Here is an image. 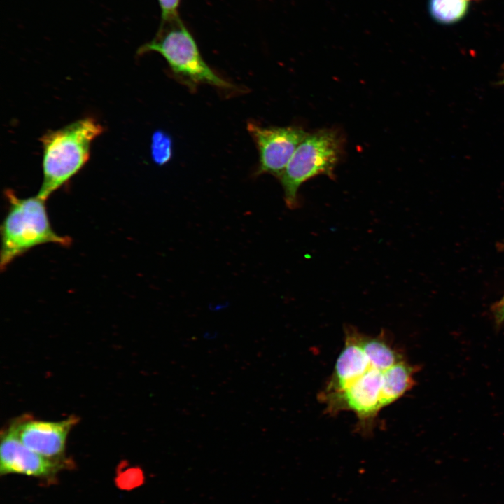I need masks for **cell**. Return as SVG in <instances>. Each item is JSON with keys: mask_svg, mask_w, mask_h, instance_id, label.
Masks as SVG:
<instances>
[{"mask_svg": "<svg viewBox=\"0 0 504 504\" xmlns=\"http://www.w3.org/2000/svg\"><path fill=\"white\" fill-rule=\"evenodd\" d=\"M103 131L99 122L88 117L43 134V178L36 195L46 200L77 174L90 158L92 141Z\"/></svg>", "mask_w": 504, "mask_h": 504, "instance_id": "obj_1", "label": "cell"}, {"mask_svg": "<svg viewBox=\"0 0 504 504\" xmlns=\"http://www.w3.org/2000/svg\"><path fill=\"white\" fill-rule=\"evenodd\" d=\"M8 206L1 223L0 268L5 270L17 258L44 244L69 246L71 239L57 234L50 223L46 200L36 195L18 197L11 189L5 191Z\"/></svg>", "mask_w": 504, "mask_h": 504, "instance_id": "obj_2", "label": "cell"}, {"mask_svg": "<svg viewBox=\"0 0 504 504\" xmlns=\"http://www.w3.org/2000/svg\"><path fill=\"white\" fill-rule=\"evenodd\" d=\"M160 54L174 76L191 90L208 84L230 90L234 86L219 76L204 60L197 43L180 17L160 24L155 37L137 50V55Z\"/></svg>", "mask_w": 504, "mask_h": 504, "instance_id": "obj_3", "label": "cell"}, {"mask_svg": "<svg viewBox=\"0 0 504 504\" xmlns=\"http://www.w3.org/2000/svg\"><path fill=\"white\" fill-rule=\"evenodd\" d=\"M342 151V137L335 130L307 133L279 178L287 207L294 209L299 206L298 190L305 181L321 174L335 178L334 169Z\"/></svg>", "mask_w": 504, "mask_h": 504, "instance_id": "obj_4", "label": "cell"}, {"mask_svg": "<svg viewBox=\"0 0 504 504\" xmlns=\"http://www.w3.org/2000/svg\"><path fill=\"white\" fill-rule=\"evenodd\" d=\"M387 370V369H386ZM386 370L370 367L341 392L321 401L330 414L347 410L358 419V427L369 431L382 407V388Z\"/></svg>", "mask_w": 504, "mask_h": 504, "instance_id": "obj_5", "label": "cell"}, {"mask_svg": "<svg viewBox=\"0 0 504 504\" xmlns=\"http://www.w3.org/2000/svg\"><path fill=\"white\" fill-rule=\"evenodd\" d=\"M247 130L259 153L255 175L270 174L278 178L307 134L298 126L265 127L253 122H248Z\"/></svg>", "mask_w": 504, "mask_h": 504, "instance_id": "obj_6", "label": "cell"}, {"mask_svg": "<svg viewBox=\"0 0 504 504\" xmlns=\"http://www.w3.org/2000/svg\"><path fill=\"white\" fill-rule=\"evenodd\" d=\"M71 463L66 458L52 459L41 456L24 446L9 426L1 434L0 474H20L52 479Z\"/></svg>", "mask_w": 504, "mask_h": 504, "instance_id": "obj_7", "label": "cell"}, {"mask_svg": "<svg viewBox=\"0 0 504 504\" xmlns=\"http://www.w3.org/2000/svg\"><path fill=\"white\" fill-rule=\"evenodd\" d=\"M78 422L71 416L58 421L37 420L22 416L10 426L20 442L36 453L52 459L64 458L68 435Z\"/></svg>", "mask_w": 504, "mask_h": 504, "instance_id": "obj_8", "label": "cell"}, {"mask_svg": "<svg viewBox=\"0 0 504 504\" xmlns=\"http://www.w3.org/2000/svg\"><path fill=\"white\" fill-rule=\"evenodd\" d=\"M344 332V347L329 380L320 393L321 400L343 391L371 365L360 343V332L350 326L346 327Z\"/></svg>", "mask_w": 504, "mask_h": 504, "instance_id": "obj_9", "label": "cell"}, {"mask_svg": "<svg viewBox=\"0 0 504 504\" xmlns=\"http://www.w3.org/2000/svg\"><path fill=\"white\" fill-rule=\"evenodd\" d=\"M418 370L419 368L406 358L385 370L382 388L383 408L393 403L412 388Z\"/></svg>", "mask_w": 504, "mask_h": 504, "instance_id": "obj_10", "label": "cell"}, {"mask_svg": "<svg viewBox=\"0 0 504 504\" xmlns=\"http://www.w3.org/2000/svg\"><path fill=\"white\" fill-rule=\"evenodd\" d=\"M468 8L465 0H429L428 2L431 17L437 22L444 24L461 20L467 13Z\"/></svg>", "mask_w": 504, "mask_h": 504, "instance_id": "obj_11", "label": "cell"}, {"mask_svg": "<svg viewBox=\"0 0 504 504\" xmlns=\"http://www.w3.org/2000/svg\"><path fill=\"white\" fill-rule=\"evenodd\" d=\"M151 156L153 161L162 165L169 161L172 156V139L163 131H156L152 136Z\"/></svg>", "mask_w": 504, "mask_h": 504, "instance_id": "obj_12", "label": "cell"}, {"mask_svg": "<svg viewBox=\"0 0 504 504\" xmlns=\"http://www.w3.org/2000/svg\"><path fill=\"white\" fill-rule=\"evenodd\" d=\"M181 0H158L161 10V23L179 17L178 7Z\"/></svg>", "mask_w": 504, "mask_h": 504, "instance_id": "obj_13", "label": "cell"}, {"mask_svg": "<svg viewBox=\"0 0 504 504\" xmlns=\"http://www.w3.org/2000/svg\"><path fill=\"white\" fill-rule=\"evenodd\" d=\"M491 311L496 325L502 326L504 323V295L492 305Z\"/></svg>", "mask_w": 504, "mask_h": 504, "instance_id": "obj_14", "label": "cell"}, {"mask_svg": "<svg viewBox=\"0 0 504 504\" xmlns=\"http://www.w3.org/2000/svg\"><path fill=\"white\" fill-rule=\"evenodd\" d=\"M500 250L504 251V241L498 245Z\"/></svg>", "mask_w": 504, "mask_h": 504, "instance_id": "obj_15", "label": "cell"}, {"mask_svg": "<svg viewBox=\"0 0 504 504\" xmlns=\"http://www.w3.org/2000/svg\"><path fill=\"white\" fill-rule=\"evenodd\" d=\"M503 83H504V80H503Z\"/></svg>", "mask_w": 504, "mask_h": 504, "instance_id": "obj_16", "label": "cell"}, {"mask_svg": "<svg viewBox=\"0 0 504 504\" xmlns=\"http://www.w3.org/2000/svg\"><path fill=\"white\" fill-rule=\"evenodd\" d=\"M465 1H470V0H465Z\"/></svg>", "mask_w": 504, "mask_h": 504, "instance_id": "obj_17", "label": "cell"}]
</instances>
